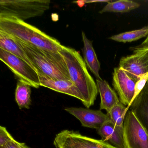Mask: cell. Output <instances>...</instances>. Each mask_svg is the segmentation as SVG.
Instances as JSON below:
<instances>
[{"label":"cell","instance_id":"30bf717a","mask_svg":"<svg viewBox=\"0 0 148 148\" xmlns=\"http://www.w3.org/2000/svg\"><path fill=\"white\" fill-rule=\"evenodd\" d=\"M64 109L78 119L82 126L85 127L97 130L109 120L107 114H103L101 110L81 107H67Z\"/></svg>","mask_w":148,"mask_h":148},{"label":"cell","instance_id":"ba28073f","mask_svg":"<svg viewBox=\"0 0 148 148\" xmlns=\"http://www.w3.org/2000/svg\"><path fill=\"white\" fill-rule=\"evenodd\" d=\"M130 49L133 54L122 57L119 67L137 81L141 76L148 73V48Z\"/></svg>","mask_w":148,"mask_h":148},{"label":"cell","instance_id":"277c9868","mask_svg":"<svg viewBox=\"0 0 148 148\" xmlns=\"http://www.w3.org/2000/svg\"><path fill=\"white\" fill-rule=\"evenodd\" d=\"M50 0H0V17L24 20L42 15L50 8Z\"/></svg>","mask_w":148,"mask_h":148},{"label":"cell","instance_id":"603a6c76","mask_svg":"<svg viewBox=\"0 0 148 148\" xmlns=\"http://www.w3.org/2000/svg\"><path fill=\"white\" fill-rule=\"evenodd\" d=\"M0 148H30L25 143H22L14 140V139L7 142Z\"/></svg>","mask_w":148,"mask_h":148},{"label":"cell","instance_id":"d4e9b609","mask_svg":"<svg viewBox=\"0 0 148 148\" xmlns=\"http://www.w3.org/2000/svg\"><path fill=\"white\" fill-rule=\"evenodd\" d=\"M112 1H81L82 2L83 4H84L85 3H91L94 2H106L107 3H108Z\"/></svg>","mask_w":148,"mask_h":148},{"label":"cell","instance_id":"cb8c5ba5","mask_svg":"<svg viewBox=\"0 0 148 148\" xmlns=\"http://www.w3.org/2000/svg\"><path fill=\"white\" fill-rule=\"evenodd\" d=\"M133 47L138 48H148V35L141 43L139 44V45H137V46Z\"/></svg>","mask_w":148,"mask_h":148},{"label":"cell","instance_id":"5b68a950","mask_svg":"<svg viewBox=\"0 0 148 148\" xmlns=\"http://www.w3.org/2000/svg\"><path fill=\"white\" fill-rule=\"evenodd\" d=\"M0 61L10 69L19 80L35 88L38 89L40 87L37 71L23 59L0 48Z\"/></svg>","mask_w":148,"mask_h":148},{"label":"cell","instance_id":"5bb4252c","mask_svg":"<svg viewBox=\"0 0 148 148\" xmlns=\"http://www.w3.org/2000/svg\"><path fill=\"white\" fill-rule=\"evenodd\" d=\"M82 38L83 43L82 50L84 62L97 80H101L102 79L99 74L101 64L93 47L92 42L87 38L83 31L82 32Z\"/></svg>","mask_w":148,"mask_h":148},{"label":"cell","instance_id":"9c48e42d","mask_svg":"<svg viewBox=\"0 0 148 148\" xmlns=\"http://www.w3.org/2000/svg\"><path fill=\"white\" fill-rule=\"evenodd\" d=\"M136 81L121 68L114 69L113 85L120 102L129 107L134 99Z\"/></svg>","mask_w":148,"mask_h":148},{"label":"cell","instance_id":"ac0fdd59","mask_svg":"<svg viewBox=\"0 0 148 148\" xmlns=\"http://www.w3.org/2000/svg\"><path fill=\"white\" fill-rule=\"evenodd\" d=\"M140 5L138 3L130 0H119L108 3L99 11L100 14L106 12L125 13L138 8Z\"/></svg>","mask_w":148,"mask_h":148},{"label":"cell","instance_id":"6da1fadb","mask_svg":"<svg viewBox=\"0 0 148 148\" xmlns=\"http://www.w3.org/2000/svg\"><path fill=\"white\" fill-rule=\"evenodd\" d=\"M59 53L64 58L70 80L83 97V104L89 108L94 105L98 91L96 83L89 73L83 58L79 52L64 45Z\"/></svg>","mask_w":148,"mask_h":148},{"label":"cell","instance_id":"2e32d148","mask_svg":"<svg viewBox=\"0 0 148 148\" xmlns=\"http://www.w3.org/2000/svg\"><path fill=\"white\" fill-rule=\"evenodd\" d=\"M0 48L19 56L34 67L20 43L15 39L1 30Z\"/></svg>","mask_w":148,"mask_h":148},{"label":"cell","instance_id":"e0dca14e","mask_svg":"<svg viewBox=\"0 0 148 148\" xmlns=\"http://www.w3.org/2000/svg\"><path fill=\"white\" fill-rule=\"evenodd\" d=\"M31 87L25 82L18 80L15 96L16 101L20 109L30 108L31 105Z\"/></svg>","mask_w":148,"mask_h":148},{"label":"cell","instance_id":"44dd1931","mask_svg":"<svg viewBox=\"0 0 148 148\" xmlns=\"http://www.w3.org/2000/svg\"><path fill=\"white\" fill-rule=\"evenodd\" d=\"M148 81V73L143 75L136 81L135 87L134 96L133 100L138 96L143 89Z\"/></svg>","mask_w":148,"mask_h":148},{"label":"cell","instance_id":"7c38bea8","mask_svg":"<svg viewBox=\"0 0 148 148\" xmlns=\"http://www.w3.org/2000/svg\"><path fill=\"white\" fill-rule=\"evenodd\" d=\"M129 108L148 133V81L140 93L133 100Z\"/></svg>","mask_w":148,"mask_h":148},{"label":"cell","instance_id":"4fadbf2b","mask_svg":"<svg viewBox=\"0 0 148 148\" xmlns=\"http://www.w3.org/2000/svg\"><path fill=\"white\" fill-rule=\"evenodd\" d=\"M101 140L117 148H126L123 128L118 127L109 120L97 129Z\"/></svg>","mask_w":148,"mask_h":148},{"label":"cell","instance_id":"d6986e66","mask_svg":"<svg viewBox=\"0 0 148 148\" xmlns=\"http://www.w3.org/2000/svg\"><path fill=\"white\" fill-rule=\"evenodd\" d=\"M148 35V26L142 28L132 31L123 32L118 34L114 35L109 39L119 42H131L147 37Z\"/></svg>","mask_w":148,"mask_h":148},{"label":"cell","instance_id":"ffe728a7","mask_svg":"<svg viewBox=\"0 0 148 148\" xmlns=\"http://www.w3.org/2000/svg\"><path fill=\"white\" fill-rule=\"evenodd\" d=\"M129 108L119 102L115 105L107 114L109 120L118 127L123 128V123Z\"/></svg>","mask_w":148,"mask_h":148},{"label":"cell","instance_id":"8fae6325","mask_svg":"<svg viewBox=\"0 0 148 148\" xmlns=\"http://www.w3.org/2000/svg\"><path fill=\"white\" fill-rule=\"evenodd\" d=\"M38 75L41 87L73 96L83 103L82 94L71 80L53 79L40 74Z\"/></svg>","mask_w":148,"mask_h":148},{"label":"cell","instance_id":"7402d4cb","mask_svg":"<svg viewBox=\"0 0 148 148\" xmlns=\"http://www.w3.org/2000/svg\"><path fill=\"white\" fill-rule=\"evenodd\" d=\"M14 139V137L8 132L7 129L0 126V147Z\"/></svg>","mask_w":148,"mask_h":148},{"label":"cell","instance_id":"9a60e30c","mask_svg":"<svg viewBox=\"0 0 148 148\" xmlns=\"http://www.w3.org/2000/svg\"><path fill=\"white\" fill-rule=\"evenodd\" d=\"M96 83L101 97L100 109H104L108 113L120 102L119 98L114 90L105 80H96Z\"/></svg>","mask_w":148,"mask_h":148},{"label":"cell","instance_id":"3957f363","mask_svg":"<svg viewBox=\"0 0 148 148\" xmlns=\"http://www.w3.org/2000/svg\"><path fill=\"white\" fill-rule=\"evenodd\" d=\"M15 40L22 47L38 74L53 79L70 80L66 63L60 53L40 48Z\"/></svg>","mask_w":148,"mask_h":148},{"label":"cell","instance_id":"8992f818","mask_svg":"<svg viewBox=\"0 0 148 148\" xmlns=\"http://www.w3.org/2000/svg\"><path fill=\"white\" fill-rule=\"evenodd\" d=\"M53 144L56 148H117L102 140L93 139L69 130H62L57 134Z\"/></svg>","mask_w":148,"mask_h":148},{"label":"cell","instance_id":"52a82bcc","mask_svg":"<svg viewBox=\"0 0 148 148\" xmlns=\"http://www.w3.org/2000/svg\"><path fill=\"white\" fill-rule=\"evenodd\" d=\"M126 148H148V133L131 110L127 111L123 126Z\"/></svg>","mask_w":148,"mask_h":148},{"label":"cell","instance_id":"7a4b0ae2","mask_svg":"<svg viewBox=\"0 0 148 148\" xmlns=\"http://www.w3.org/2000/svg\"><path fill=\"white\" fill-rule=\"evenodd\" d=\"M0 30L18 41L59 53L62 45L36 27L15 17H0Z\"/></svg>","mask_w":148,"mask_h":148}]
</instances>
